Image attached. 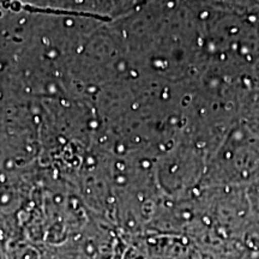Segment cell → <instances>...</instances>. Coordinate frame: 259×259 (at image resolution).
Returning <instances> with one entry per match:
<instances>
[{
    "label": "cell",
    "mask_w": 259,
    "mask_h": 259,
    "mask_svg": "<svg viewBox=\"0 0 259 259\" xmlns=\"http://www.w3.org/2000/svg\"><path fill=\"white\" fill-rule=\"evenodd\" d=\"M259 180V136L236 121L209 157L199 190L240 187Z\"/></svg>",
    "instance_id": "1"
},
{
    "label": "cell",
    "mask_w": 259,
    "mask_h": 259,
    "mask_svg": "<svg viewBox=\"0 0 259 259\" xmlns=\"http://www.w3.org/2000/svg\"><path fill=\"white\" fill-rule=\"evenodd\" d=\"M209 155L180 136L158 160V181L171 200L192 196L199 190Z\"/></svg>",
    "instance_id": "2"
},
{
    "label": "cell",
    "mask_w": 259,
    "mask_h": 259,
    "mask_svg": "<svg viewBox=\"0 0 259 259\" xmlns=\"http://www.w3.org/2000/svg\"><path fill=\"white\" fill-rule=\"evenodd\" d=\"M240 120L259 136V87L246 94L240 107Z\"/></svg>",
    "instance_id": "3"
},
{
    "label": "cell",
    "mask_w": 259,
    "mask_h": 259,
    "mask_svg": "<svg viewBox=\"0 0 259 259\" xmlns=\"http://www.w3.org/2000/svg\"><path fill=\"white\" fill-rule=\"evenodd\" d=\"M245 192L250 206L251 218L259 222V180L246 187Z\"/></svg>",
    "instance_id": "4"
}]
</instances>
